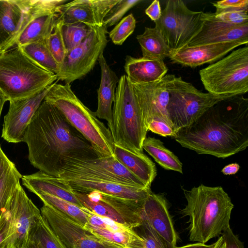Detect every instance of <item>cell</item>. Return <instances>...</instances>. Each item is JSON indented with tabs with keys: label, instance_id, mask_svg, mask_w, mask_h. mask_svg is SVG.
<instances>
[{
	"label": "cell",
	"instance_id": "obj_1",
	"mask_svg": "<svg viewBox=\"0 0 248 248\" xmlns=\"http://www.w3.org/2000/svg\"><path fill=\"white\" fill-rule=\"evenodd\" d=\"M198 154L224 158L248 146V100L236 95L218 102L172 137Z\"/></svg>",
	"mask_w": 248,
	"mask_h": 248
},
{
	"label": "cell",
	"instance_id": "obj_2",
	"mask_svg": "<svg viewBox=\"0 0 248 248\" xmlns=\"http://www.w3.org/2000/svg\"><path fill=\"white\" fill-rule=\"evenodd\" d=\"M23 142L32 165L56 176L65 158L98 157L91 143L57 108L45 100L29 125Z\"/></svg>",
	"mask_w": 248,
	"mask_h": 248
},
{
	"label": "cell",
	"instance_id": "obj_3",
	"mask_svg": "<svg viewBox=\"0 0 248 248\" xmlns=\"http://www.w3.org/2000/svg\"><path fill=\"white\" fill-rule=\"evenodd\" d=\"M184 193L187 204L180 213L189 217L190 241L205 244L230 227L234 205L221 186L201 184Z\"/></svg>",
	"mask_w": 248,
	"mask_h": 248
},
{
	"label": "cell",
	"instance_id": "obj_4",
	"mask_svg": "<svg viewBox=\"0 0 248 248\" xmlns=\"http://www.w3.org/2000/svg\"><path fill=\"white\" fill-rule=\"evenodd\" d=\"M52 84L44 100L57 108L69 122L92 144L98 157L114 156L111 133L78 98L70 84Z\"/></svg>",
	"mask_w": 248,
	"mask_h": 248
},
{
	"label": "cell",
	"instance_id": "obj_5",
	"mask_svg": "<svg viewBox=\"0 0 248 248\" xmlns=\"http://www.w3.org/2000/svg\"><path fill=\"white\" fill-rule=\"evenodd\" d=\"M57 80L56 74L42 68L19 46L0 55V90L8 101L33 96Z\"/></svg>",
	"mask_w": 248,
	"mask_h": 248
},
{
	"label": "cell",
	"instance_id": "obj_6",
	"mask_svg": "<svg viewBox=\"0 0 248 248\" xmlns=\"http://www.w3.org/2000/svg\"><path fill=\"white\" fill-rule=\"evenodd\" d=\"M114 143L132 151L143 153L142 144L148 132L135 95L126 75L119 80L112 108V122L109 129Z\"/></svg>",
	"mask_w": 248,
	"mask_h": 248
},
{
	"label": "cell",
	"instance_id": "obj_7",
	"mask_svg": "<svg viewBox=\"0 0 248 248\" xmlns=\"http://www.w3.org/2000/svg\"><path fill=\"white\" fill-rule=\"evenodd\" d=\"M163 78L170 94L167 111L175 133L190 125L218 102L235 96L202 92L174 75H166Z\"/></svg>",
	"mask_w": 248,
	"mask_h": 248
},
{
	"label": "cell",
	"instance_id": "obj_8",
	"mask_svg": "<svg viewBox=\"0 0 248 248\" xmlns=\"http://www.w3.org/2000/svg\"><path fill=\"white\" fill-rule=\"evenodd\" d=\"M199 74L205 90L215 95H241L248 91V46L232 50L202 69Z\"/></svg>",
	"mask_w": 248,
	"mask_h": 248
},
{
	"label": "cell",
	"instance_id": "obj_9",
	"mask_svg": "<svg viewBox=\"0 0 248 248\" xmlns=\"http://www.w3.org/2000/svg\"><path fill=\"white\" fill-rule=\"evenodd\" d=\"M41 215L20 184L0 220V248H21L25 245L31 227Z\"/></svg>",
	"mask_w": 248,
	"mask_h": 248
},
{
	"label": "cell",
	"instance_id": "obj_10",
	"mask_svg": "<svg viewBox=\"0 0 248 248\" xmlns=\"http://www.w3.org/2000/svg\"><path fill=\"white\" fill-rule=\"evenodd\" d=\"M57 176L63 179L106 181L148 188L115 156L93 159L65 158L62 161Z\"/></svg>",
	"mask_w": 248,
	"mask_h": 248
},
{
	"label": "cell",
	"instance_id": "obj_11",
	"mask_svg": "<svg viewBox=\"0 0 248 248\" xmlns=\"http://www.w3.org/2000/svg\"><path fill=\"white\" fill-rule=\"evenodd\" d=\"M203 12L193 11L181 0H169L155 22V28L164 38L170 51L188 46L201 31Z\"/></svg>",
	"mask_w": 248,
	"mask_h": 248
},
{
	"label": "cell",
	"instance_id": "obj_12",
	"mask_svg": "<svg viewBox=\"0 0 248 248\" xmlns=\"http://www.w3.org/2000/svg\"><path fill=\"white\" fill-rule=\"evenodd\" d=\"M107 33L104 26L93 28L79 45L67 53L56 75L58 80L71 84L93 70L108 42Z\"/></svg>",
	"mask_w": 248,
	"mask_h": 248
},
{
	"label": "cell",
	"instance_id": "obj_13",
	"mask_svg": "<svg viewBox=\"0 0 248 248\" xmlns=\"http://www.w3.org/2000/svg\"><path fill=\"white\" fill-rule=\"evenodd\" d=\"M74 193L83 207L98 216L134 230L141 225V208L145 199L137 201L97 192Z\"/></svg>",
	"mask_w": 248,
	"mask_h": 248
},
{
	"label": "cell",
	"instance_id": "obj_14",
	"mask_svg": "<svg viewBox=\"0 0 248 248\" xmlns=\"http://www.w3.org/2000/svg\"><path fill=\"white\" fill-rule=\"evenodd\" d=\"M40 212L65 248H125L97 237L72 218L49 205L44 203Z\"/></svg>",
	"mask_w": 248,
	"mask_h": 248
},
{
	"label": "cell",
	"instance_id": "obj_15",
	"mask_svg": "<svg viewBox=\"0 0 248 248\" xmlns=\"http://www.w3.org/2000/svg\"><path fill=\"white\" fill-rule=\"evenodd\" d=\"M67 0H31L25 24L16 45L46 42L57 22V8Z\"/></svg>",
	"mask_w": 248,
	"mask_h": 248
},
{
	"label": "cell",
	"instance_id": "obj_16",
	"mask_svg": "<svg viewBox=\"0 0 248 248\" xmlns=\"http://www.w3.org/2000/svg\"><path fill=\"white\" fill-rule=\"evenodd\" d=\"M50 86L33 96L9 101L2 129L1 137L4 140L13 143L23 142L27 129Z\"/></svg>",
	"mask_w": 248,
	"mask_h": 248
},
{
	"label": "cell",
	"instance_id": "obj_17",
	"mask_svg": "<svg viewBox=\"0 0 248 248\" xmlns=\"http://www.w3.org/2000/svg\"><path fill=\"white\" fill-rule=\"evenodd\" d=\"M119 0H75L59 5L58 21L62 24L82 23L91 28L103 26L107 14Z\"/></svg>",
	"mask_w": 248,
	"mask_h": 248
},
{
	"label": "cell",
	"instance_id": "obj_18",
	"mask_svg": "<svg viewBox=\"0 0 248 248\" xmlns=\"http://www.w3.org/2000/svg\"><path fill=\"white\" fill-rule=\"evenodd\" d=\"M131 84L147 130L149 122L156 117L173 127L167 108L170 94L164 78L152 83Z\"/></svg>",
	"mask_w": 248,
	"mask_h": 248
},
{
	"label": "cell",
	"instance_id": "obj_19",
	"mask_svg": "<svg viewBox=\"0 0 248 248\" xmlns=\"http://www.w3.org/2000/svg\"><path fill=\"white\" fill-rule=\"evenodd\" d=\"M203 24L200 32L188 43L189 46L210 44L235 42L248 43V26H236L217 19L215 13H202Z\"/></svg>",
	"mask_w": 248,
	"mask_h": 248
},
{
	"label": "cell",
	"instance_id": "obj_20",
	"mask_svg": "<svg viewBox=\"0 0 248 248\" xmlns=\"http://www.w3.org/2000/svg\"><path fill=\"white\" fill-rule=\"evenodd\" d=\"M142 220L148 222L165 242L168 248L176 246L178 236L165 198L153 192L143 201Z\"/></svg>",
	"mask_w": 248,
	"mask_h": 248
},
{
	"label": "cell",
	"instance_id": "obj_21",
	"mask_svg": "<svg viewBox=\"0 0 248 248\" xmlns=\"http://www.w3.org/2000/svg\"><path fill=\"white\" fill-rule=\"evenodd\" d=\"M31 0H0V48L5 52L16 44L26 22Z\"/></svg>",
	"mask_w": 248,
	"mask_h": 248
},
{
	"label": "cell",
	"instance_id": "obj_22",
	"mask_svg": "<svg viewBox=\"0 0 248 248\" xmlns=\"http://www.w3.org/2000/svg\"><path fill=\"white\" fill-rule=\"evenodd\" d=\"M242 45L239 43L226 42L186 46L170 51L169 58L173 63L194 68L205 63L212 64Z\"/></svg>",
	"mask_w": 248,
	"mask_h": 248
},
{
	"label": "cell",
	"instance_id": "obj_23",
	"mask_svg": "<svg viewBox=\"0 0 248 248\" xmlns=\"http://www.w3.org/2000/svg\"><path fill=\"white\" fill-rule=\"evenodd\" d=\"M64 180L74 191L80 193L97 192L137 201H144L152 193L150 188L140 187L110 181L85 179Z\"/></svg>",
	"mask_w": 248,
	"mask_h": 248
},
{
	"label": "cell",
	"instance_id": "obj_24",
	"mask_svg": "<svg viewBox=\"0 0 248 248\" xmlns=\"http://www.w3.org/2000/svg\"><path fill=\"white\" fill-rule=\"evenodd\" d=\"M21 180L22 184L34 194L45 193L83 207L67 182L58 176L39 170L22 175Z\"/></svg>",
	"mask_w": 248,
	"mask_h": 248
},
{
	"label": "cell",
	"instance_id": "obj_25",
	"mask_svg": "<svg viewBox=\"0 0 248 248\" xmlns=\"http://www.w3.org/2000/svg\"><path fill=\"white\" fill-rule=\"evenodd\" d=\"M98 62L101 69V80L97 90L98 105L95 115L108 122V129L112 122V104L119 78L108 65L103 55H100Z\"/></svg>",
	"mask_w": 248,
	"mask_h": 248
},
{
	"label": "cell",
	"instance_id": "obj_26",
	"mask_svg": "<svg viewBox=\"0 0 248 248\" xmlns=\"http://www.w3.org/2000/svg\"><path fill=\"white\" fill-rule=\"evenodd\" d=\"M126 76L132 83H148L162 79L168 69L163 60L127 55L124 65Z\"/></svg>",
	"mask_w": 248,
	"mask_h": 248
},
{
	"label": "cell",
	"instance_id": "obj_27",
	"mask_svg": "<svg viewBox=\"0 0 248 248\" xmlns=\"http://www.w3.org/2000/svg\"><path fill=\"white\" fill-rule=\"evenodd\" d=\"M114 155L131 173L146 187L151 188L156 175V169L155 163L147 155L115 143H114Z\"/></svg>",
	"mask_w": 248,
	"mask_h": 248
},
{
	"label": "cell",
	"instance_id": "obj_28",
	"mask_svg": "<svg viewBox=\"0 0 248 248\" xmlns=\"http://www.w3.org/2000/svg\"><path fill=\"white\" fill-rule=\"evenodd\" d=\"M22 176L0 145V220Z\"/></svg>",
	"mask_w": 248,
	"mask_h": 248
},
{
	"label": "cell",
	"instance_id": "obj_29",
	"mask_svg": "<svg viewBox=\"0 0 248 248\" xmlns=\"http://www.w3.org/2000/svg\"><path fill=\"white\" fill-rule=\"evenodd\" d=\"M142 57L164 60L169 57L170 50L160 32L155 28L145 27L144 32L137 36Z\"/></svg>",
	"mask_w": 248,
	"mask_h": 248
},
{
	"label": "cell",
	"instance_id": "obj_30",
	"mask_svg": "<svg viewBox=\"0 0 248 248\" xmlns=\"http://www.w3.org/2000/svg\"><path fill=\"white\" fill-rule=\"evenodd\" d=\"M142 148L164 169L183 173L182 163L172 152L164 146L160 140L146 137Z\"/></svg>",
	"mask_w": 248,
	"mask_h": 248
},
{
	"label": "cell",
	"instance_id": "obj_31",
	"mask_svg": "<svg viewBox=\"0 0 248 248\" xmlns=\"http://www.w3.org/2000/svg\"><path fill=\"white\" fill-rule=\"evenodd\" d=\"M83 227L98 238L120 245L125 248H144L143 238L134 229L124 232H111L92 226L88 223Z\"/></svg>",
	"mask_w": 248,
	"mask_h": 248
},
{
	"label": "cell",
	"instance_id": "obj_32",
	"mask_svg": "<svg viewBox=\"0 0 248 248\" xmlns=\"http://www.w3.org/2000/svg\"><path fill=\"white\" fill-rule=\"evenodd\" d=\"M28 239L38 248H65L41 215L31 227Z\"/></svg>",
	"mask_w": 248,
	"mask_h": 248
},
{
	"label": "cell",
	"instance_id": "obj_33",
	"mask_svg": "<svg viewBox=\"0 0 248 248\" xmlns=\"http://www.w3.org/2000/svg\"><path fill=\"white\" fill-rule=\"evenodd\" d=\"M20 47L25 55L42 68L56 75L58 73L60 65L52 55L46 42L29 44Z\"/></svg>",
	"mask_w": 248,
	"mask_h": 248
},
{
	"label": "cell",
	"instance_id": "obj_34",
	"mask_svg": "<svg viewBox=\"0 0 248 248\" xmlns=\"http://www.w3.org/2000/svg\"><path fill=\"white\" fill-rule=\"evenodd\" d=\"M44 204L49 205L72 218L84 227L88 223L87 216L81 209L70 202L59 198L43 192L35 194Z\"/></svg>",
	"mask_w": 248,
	"mask_h": 248
},
{
	"label": "cell",
	"instance_id": "obj_35",
	"mask_svg": "<svg viewBox=\"0 0 248 248\" xmlns=\"http://www.w3.org/2000/svg\"><path fill=\"white\" fill-rule=\"evenodd\" d=\"M92 29L82 23H62V34L67 53L79 45L90 33Z\"/></svg>",
	"mask_w": 248,
	"mask_h": 248
},
{
	"label": "cell",
	"instance_id": "obj_36",
	"mask_svg": "<svg viewBox=\"0 0 248 248\" xmlns=\"http://www.w3.org/2000/svg\"><path fill=\"white\" fill-rule=\"evenodd\" d=\"M136 20L132 14L122 18L109 32V37L113 44L122 45L134 32Z\"/></svg>",
	"mask_w": 248,
	"mask_h": 248
},
{
	"label": "cell",
	"instance_id": "obj_37",
	"mask_svg": "<svg viewBox=\"0 0 248 248\" xmlns=\"http://www.w3.org/2000/svg\"><path fill=\"white\" fill-rule=\"evenodd\" d=\"M61 26L62 23L57 20L53 31L46 42L49 51L60 65V68L67 53L62 34Z\"/></svg>",
	"mask_w": 248,
	"mask_h": 248
},
{
	"label": "cell",
	"instance_id": "obj_38",
	"mask_svg": "<svg viewBox=\"0 0 248 248\" xmlns=\"http://www.w3.org/2000/svg\"><path fill=\"white\" fill-rule=\"evenodd\" d=\"M141 1V0H119L105 16L103 26L108 28L115 25L129 10Z\"/></svg>",
	"mask_w": 248,
	"mask_h": 248
},
{
	"label": "cell",
	"instance_id": "obj_39",
	"mask_svg": "<svg viewBox=\"0 0 248 248\" xmlns=\"http://www.w3.org/2000/svg\"><path fill=\"white\" fill-rule=\"evenodd\" d=\"M138 228L140 232L137 233L144 240V248H168L164 240L148 222L142 220Z\"/></svg>",
	"mask_w": 248,
	"mask_h": 248
},
{
	"label": "cell",
	"instance_id": "obj_40",
	"mask_svg": "<svg viewBox=\"0 0 248 248\" xmlns=\"http://www.w3.org/2000/svg\"><path fill=\"white\" fill-rule=\"evenodd\" d=\"M216 7L215 15L231 11L248 12V0H223L212 3Z\"/></svg>",
	"mask_w": 248,
	"mask_h": 248
},
{
	"label": "cell",
	"instance_id": "obj_41",
	"mask_svg": "<svg viewBox=\"0 0 248 248\" xmlns=\"http://www.w3.org/2000/svg\"><path fill=\"white\" fill-rule=\"evenodd\" d=\"M215 16L217 19L221 21L234 26H248V12H226L215 15Z\"/></svg>",
	"mask_w": 248,
	"mask_h": 248
},
{
	"label": "cell",
	"instance_id": "obj_42",
	"mask_svg": "<svg viewBox=\"0 0 248 248\" xmlns=\"http://www.w3.org/2000/svg\"><path fill=\"white\" fill-rule=\"evenodd\" d=\"M147 130L163 137H172L175 134L173 127L165 120L158 117L153 119L149 122Z\"/></svg>",
	"mask_w": 248,
	"mask_h": 248
},
{
	"label": "cell",
	"instance_id": "obj_43",
	"mask_svg": "<svg viewBox=\"0 0 248 248\" xmlns=\"http://www.w3.org/2000/svg\"><path fill=\"white\" fill-rule=\"evenodd\" d=\"M226 248H245L244 244L233 232L230 226L223 231L221 234Z\"/></svg>",
	"mask_w": 248,
	"mask_h": 248
},
{
	"label": "cell",
	"instance_id": "obj_44",
	"mask_svg": "<svg viewBox=\"0 0 248 248\" xmlns=\"http://www.w3.org/2000/svg\"><path fill=\"white\" fill-rule=\"evenodd\" d=\"M145 14L154 22L158 20L161 15L160 2L155 0L145 11Z\"/></svg>",
	"mask_w": 248,
	"mask_h": 248
},
{
	"label": "cell",
	"instance_id": "obj_45",
	"mask_svg": "<svg viewBox=\"0 0 248 248\" xmlns=\"http://www.w3.org/2000/svg\"><path fill=\"white\" fill-rule=\"evenodd\" d=\"M240 165L237 163L229 164L225 166L221 172L224 175H232L236 173L240 169Z\"/></svg>",
	"mask_w": 248,
	"mask_h": 248
},
{
	"label": "cell",
	"instance_id": "obj_46",
	"mask_svg": "<svg viewBox=\"0 0 248 248\" xmlns=\"http://www.w3.org/2000/svg\"><path fill=\"white\" fill-rule=\"evenodd\" d=\"M215 243L211 245H206L204 243L197 242L196 243L188 244L182 247H175L174 248H214Z\"/></svg>",
	"mask_w": 248,
	"mask_h": 248
},
{
	"label": "cell",
	"instance_id": "obj_47",
	"mask_svg": "<svg viewBox=\"0 0 248 248\" xmlns=\"http://www.w3.org/2000/svg\"><path fill=\"white\" fill-rule=\"evenodd\" d=\"M214 248H226L224 239L222 236L219 237L217 241L215 242Z\"/></svg>",
	"mask_w": 248,
	"mask_h": 248
},
{
	"label": "cell",
	"instance_id": "obj_48",
	"mask_svg": "<svg viewBox=\"0 0 248 248\" xmlns=\"http://www.w3.org/2000/svg\"><path fill=\"white\" fill-rule=\"evenodd\" d=\"M7 101H8L7 97L0 90V118L4 104Z\"/></svg>",
	"mask_w": 248,
	"mask_h": 248
},
{
	"label": "cell",
	"instance_id": "obj_49",
	"mask_svg": "<svg viewBox=\"0 0 248 248\" xmlns=\"http://www.w3.org/2000/svg\"><path fill=\"white\" fill-rule=\"evenodd\" d=\"M21 248H38V247L28 239L26 245Z\"/></svg>",
	"mask_w": 248,
	"mask_h": 248
},
{
	"label": "cell",
	"instance_id": "obj_50",
	"mask_svg": "<svg viewBox=\"0 0 248 248\" xmlns=\"http://www.w3.org/2000/svg\"><path fill=\"white\" fill-rule=\"evenodd\" d=\"M3 52L1 51L0 48V55Z\"/></svg>",
	"mask_w": 248,
	"mask_h": 248
}]
</instances>
